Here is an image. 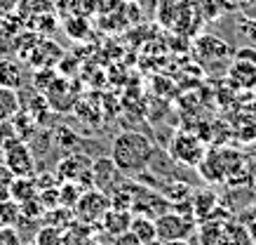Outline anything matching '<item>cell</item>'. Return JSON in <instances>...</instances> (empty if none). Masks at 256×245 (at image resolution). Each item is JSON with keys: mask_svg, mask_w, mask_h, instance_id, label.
<instances>
[{"mask_svg": "<svg viewBox=\"0 0 256 245\" xmlns=\"http://www.w3.org/2000/svg\"><path fill=\"white\" fill-rule=\"evenodd\" d=\"M228 221L218 219V214L214 212L207 221L200 224V231H198V238H200V245H230L228 243V229H226Z\"/></svg>", "mask_w": 256, "mask_h": 245, "instance_id": "obj_10", "label": "cell"}, {"mask_svg": "<svg viewBox=\"0 0 256 245\" xmlns=\"http://www.w3.org/2000/svg\"><path fill=\"white\" fill-rule=\"evenodd\" d=\"M198 45H200V48H207V57H226L228 55V45H226L221 38H216V36H204Z\"/></svg>", "mask_w": 256, "mask_h": 245, "instance_id": "obj_26", "label": "cell"}, {"mask_svg": "<svg viewBox=\"0 0 256 245\" xmlns=\"http://www.w3.org/2000/svg\"><path fill=\"white\" fill-rule=\"evenodd\" d=\"M226 229H228V243L230 245H254V240H252V236H249L247 226L235 224V221H228V224H226Z\"/></svg>", "mask_w": 256, "mask_h": 245, "instance_id": "obj_24", "label": "cell"}, {"mask_svg": "<svg viewBox=\"0 0 256 245\" xmlns=\"http://www.w3.org/2000/svg\"><path fill=\"white\" fill-rule=\"evenodd\" d=\"M64 50L52 43V40H38V45L28 52V62L36 66V69H54L56 62H62Z\"/></svg>", "mask_w": 256, "mask_h": 245, "instance_id": "obj_8", "label": "cell"}, {"mask_svg": "<svg viewBox=\"0 0 256 245\" xmlns=\"http://www.w3.org/2000/svg\"><path fill=\"white\" fill-rule=\"evenodd\" d=\"M42 224H47V226H56V229L64 231L66 226L73 224V210L62 207V205L52 207V210H45V214H42Z\"/></svg>", "mask_w": 256, "mask_h": 245, "instance_id": "obj_18", "label": "cell"}, {"mask_svg": "<svg viewBox=\"0 0 256 245\" xmlns=\"http://www.w3.org/2000/svg\"><path fill=\"white\" fill-rule=\"evenodd\" d=\"M90 245H104V243H101L99 238H94V240H92V243H90Z\"/></svg>", "mask_w": 256, "mask_h": 245, "instance_id": "obj_35", "label": "cell"}, {"mask_svg": "<svg viewBox=\"0 0 256 245\" xmlns=\"http://www.w3.org/2000/svg\"><path fill=\"white\" fill-rule=\"evenodd\" d=\"M233 59H240V62H247V64H254V66H256V48H240V50H235Z\"/></svg>", "mask_w": 256, "mask_h": 245, "instance_id": "obj_30", "label": "cell"}, {"mask_svg": "<svg viewBox=\"0 0 256 245\" xmlns=\"http://www.w3.org/2000/svg\"><path fill=\"white\" fill-rule=\"evenodd\" d=\"M8 193L12 200H16V203L22 205V203H26V200H31V198L38 196L40 189H38V182H36L33 177H14L12 184L8 186Z\"/></svg>", "mask_w": 256, "mask_h": 245, "instance_id": "obj_13", "label": "cell"}, {"mask_svg": "<svg viewBox=\"0 0 256 245\" xmlns=\"http://www.w3.org/2000/svg\"><path fill=\"white\" fill-rule=\"evenodd\" d=\"M22 219V207L16 200L12 198H5L0 200V226H14Z\"/></svg>", "mask_w": 256, "mask_h": 245, "instance_id": "obj_22", "label": "cell"}, {"mask_svg": "<svg viewBox=\"0 0 256 245\" xmlns=\"http://www.w3.org/2000/svg\"><path fill=\"white\" fill-rule=\"evenodd\" d=\"M62 233H64L62 229L42 224V226L36 231V236H33V243H36V245H62Z\"/></svg>", "mask_w": 256, "mask_h": 245, "instance_id": "obj_23", "label": "cell"}, {"mask_svg": "<svg viewBox=\"0 0 256 245\" xmlns=\"http://www.w3.org/2000/svg\"><path fill=\"white\" fill-rule=\"evenodd\" d=\"M134 236L144 243H150V240H158V233H156V219L153 217H146V214H134L132 217V226H130Z\"/></svg>", "mask_w": 256, "mask_h": 245, "instance_id": "obj_16", "label": "cell"}, {"mask_svg": "<svg viewBox=\"0 0 256 245\" xmlns=\"http://www.w3.org/2000/svg\"><path fill=\"white\" fill-rule=\"evenodd\" d=\"M19 111V95L16 90L0 87V120H10Z\"/></svg>", "mask_w": 256, "mask_h": 245, "instance_id": "obj_20", "label": "cell"}, {"mask_svg": "<svg viewBox=\"0 0 256 245\" xmlns=\"http://www.w3.org/2000/svg\"><path fill=\"white\" fill-rule=\"evenodd\" d=\"M22 245H36V243H22Z\"/></svg>", "mask_w": 256, "mask_h": 245, "instance_id": "obj_37", "label": "cell"}, {"mask_svg": "<svg viewBox=\"0 0 256 245\" xmlns=\"http://www.w3.org/2000/svg\"><path fill=\"white\" fill-rule=\"evenodd\" d=\"M92 240H94V229L87 226V224H80L76 219L62 233V245H90Z\"/></svg>", "mask_w": 256, "mask_h": 245, "instance_id": "obj_15", "label": "cell"}, {"mask_svg": "<svg viewBox=\"0 0 256 245\" xmlns=\"http://www.w3.org/2000/svg\"><path fill=\"white\" fill-rule=\"evenodd\" d=\"M235 29H238V33H240L242 38H247V40H252V43H256V19H254V17L240 15V17H238V22H235Z\"/></svg>", "mask_w": 256, "mask_h": 245, "instance_id": "obj_27", "label": "cell"}, {"mask_svg": "<svg viewBox=\"0 0 256 245\" xmlns=\"http://www.w3.org/2000/svg\"><path fill=\"white\" fill-rule=\"evenodd\" d=\"M12 179H14V174L10 172L8 165L2 163V165H0V189H8L10 184H12Z\"/></svg>", "mask_w": 256, "mask_h": 245, "instance_id": "obj_32", "label": "cell"}, {"mask_svg": "<svg viewBox=\"0 0 256 245\" xmlns=\"http://www.w3.org/2000/svg\"><path fill=\"white\" fill-rule=\"evenodd\" d=\"M56 76H59V73H56L54 69H36V73H33V87L45 95L47 90H50V85L56 80Z\"/></svg>", "mask_w": 256, "mask_h": 245, "instance_id": "obj_25", "label": "cell"}, {"mask_svg": "<svg viewBox=\"0 0 256 245\" xmlns=\"http://www.w3.org/2000/svg\"><path fill=\"white\" fill-rule=\"evenodd\" d=\"M170 153L172 158L181 163V165H188V167H198L204 158V142H202L198 135L193 132H176L172 137V144H170Z\"/></svg>", "mask_w": 256, "mask_h": 245, "instance_id": "obj_4", "label": "cell"}, {"mask_svg": "<svg viewBox=\"0 0 256 245\" xmlns=\"http://www.w3.org/2000/svg\"><path fill=\"white\" fill-rule=\"evenodd\" d=\"M22 236L16 226H0V245H22Z\"/></svg>", "mask_w": 256, "mask_h": 245, "instance_id": "obj_29", "label": "cell"}, {"mask_svg": "<svg viewBox=\"0 0 256 245\" xmlns=\"http://www.w3.org/2000/svg\"><path fill=\"white\" fill-rule=\"evenodd\" d=\"M12 125H14V130H16V137H19V142H28L33 137V132L38 130V123H36V118H33L31 113H26L24 109H19L12 116Z\"/></svg>", "mask_w": 256, "mask_h": 245, "instance_id": "obj_17", "label": "cell"}, {"mask_svg": "<svg viewBox=\"0 0 256 245\" xmlns=\"http://www.w3.org/2000/svg\"><path fill=\"white\" fill-rule=\"evenodd\" d=\"M156 153V144L150 137L136 130H127L113 139L110 144V156L108 158L118 165V170L130 177V174H144L148 170V163Z\"/></svg>", "mask_w": 256, "mask_h": 245, "instance_id": "obj_1", "label": "cell"}, {"mask_svg": "<svg viewBox=\"0 0 256 245\" xmlns=\"http://www.w3.org/2000/svg\"><path fill=\"white\" fill-rule=\"evenodd\" d=\"M190 210H193L195 224L207 221L218 210V196L212 189H200L190 196Z\"/></svg>", "mask_w": 256, "mask_h": 245, "instance_id": "obj_9", "label": "cell"}, {"mask_svg": "<svg viewBox=\"0 0 256 245\" xmlns=\"http://www.w3.org/2000/svg\"><path fill=\"white\" fill-rule=\"evenodd\" d=\"M122 179H124V174L118 170V165L108 156H101V158L92 160V189H99L108 193Z\"/></svg>", "mask_w": 256, "mask_h": 245, "instance_id": "obj_7", "label": "cell"}, {"mask_svg": "<svg viewBox=\"0 0 256 245\" xmlns=\"http://www.w3.org/2000/svg\"><path fill=\"white\" fill-rule=\"evenodd\" d=\"M2 160L14 177H33V172H36V158L24 142H12L10 146H5Z\"/></svg>", "mask_w": 256, "mask_h": 245, "instance_id": "obj_6", "label": "cell"}, {"mask_svg": "<svg viewBox=\"0 0 256 245\" xmlns=\"http://www.w3.org/2000/svg\"><path fill=\"white\" fill-rule=\"evenodd\" d=\"M228 78L233 80L238 87H247L252 90L256 83V66L254 64H247V62H240V59H233L230 69H228Z\"/></svg>", "mask_w": 256, "mask_h": 245, "instance_id": "obj_14", "label": "cell"}, {"mask_svg": "<svg viewBox=\"0 0 256 245\" xmlns=\"http://www.w3.org/2000/svg\"><path fill=\"white\" fill-rule=\"evenodd\" d=\"M240 153H235L233 149H216V151H207L204 158L198 167L200 174L210 182H224L228 179V174H233L240 165Z\"/></svg>", "mask_w": 256, "mask_h": 245, "instance_id": "obj_3", "label": "cell"}, {"mask_svg": "<svg viewBox=\"0 0 256 245\" xmlns=\"http://www.w3.org/2000/svg\"><path fill=\"white\" fill-rule=\"evenodd\" d=\"M12 142H19L16 137V130L12 125V120H0V149L10 146Z\"/></svg>", "mask_w": 256, "mask_h": 245, "instance_id": "obj_28", "label": "cell"}, {"mask_svg": "<svg viewBox=\"0 0 256 245\" xmlns=\"http://www.w3.org/2000/svg\"><path fill=\"white\" fill-rule=\"evenodd\" d=\"M113 245H141V240L134 236L132 231H124V233L113 238Z\"/></svg>", "mask_w": 256, "mask_h": 245, "instance_id": "obj_31", "label": "cell"}, {"mask_svg": "<svg viewBox=\"0 0 256 245\" xmlns=\"http://www.w3.org/2000/svg\"><path fill=\"white\" fill-rule=\"evenodd\" d=\"M110 210V198L106 191L99 189H87L82 196L78 198V203L73 205V219L87 226H99L104 214Z\"/></svg>", "mask_w": 256, "mask_h": 245, "instance_id": "obj_2", "label": "cell"}, {"mask_svg": "<svg viewBox=\"0 0 256 245\" xmlns=\"http://www.w3.org/2000/svg\"><path fill=\"white\" fill-rule=\"evenodd\" d=\"M195 229V221L190 217H184L174 212H162L156 217V233L160 243H167V240H186Z\"/></svg>", "mask_w": 256, "mask_h": 245, "instance_id": "obj_5", "label": "cell"}, {"mask_svg": "<svg viewBox=\"0 0 256 245\" xmlns=\"http://www.w3.org/2000/svg\"><path fill=\"white\" fill-rule=\"evenodd\" d=\"M247 111H249V118H252V120H256V102H254V104H249V106H247Z\"/></svg>", "mask_w": 256, "mask_h": 245, "instance_id": "obj_33", "label": "cell"}, {"mask_svg": "<svg viewBox=\"0 0 256 245\" xmlns=\"http://www.w3.org/2000/svg\"><path fill=\"white\" fill-rule=\"evenodd\" d=\"M252 90H254V92H256V83H254V87H252Z\"/></svg>", "mask_w": 256, "mask_h": 245, "instance_id": "obj_38", "label": "cell"}, {"mask_svg": "<svg viewBox=\"0 0 256 245\" xmlns=\"http://www.w3.org/2000/svg\"><path fill=\"white\" fill-rule=\"evenodd\" d=\"M162 196L170 205H178V203H186L188 198L193 196V191L184 182H172V184H164L162 186Z\"/></svg>", "mask_w": 256, "mask_h": 245, "instance_id": "obj_19", "label": "cell"}, {"mask_svg": "<svg viewBox=\"0 0 256 245\" xmlns=\"http://www.w3.org/2000/svg\"><path fill=\"white\" fill-rule=\"evenodd\" d=\"M162 245H190V243H188V238H186V240H167Z\"/></svg>", "mask_w": 256, "mask_h": 245, "instance_id": "obj_34", "label": "cell"}, {"mask_svg": "<svg viewBox=\"0 0 256 245\" xmlns=\"http://www.w3.org/2000/svg\"><path fill=\"white\" fill-rule=\"evenodd\" d=\"M132 210H118V207H110L108 212L104 214V219H101L99 229L106 233V236L116 238L120 236V233H124V231H130V226H132Z\"/></svg>", "mask_w": 256, "mask_h": 245, "instance_id": "obj_11", "label": "cell"}, {"mask_svg": "<svg viewBox=\"0 0 256 245\" xmlns=\"http://www.w3.org/2000/svg\"><path fill=\"white\" fill-rule=\"evenodd\" d=\"M85 191L87 189H82V186L76 182H62V186H59V205L73 210V205L78 203V198L82 196Z\"/></svg>", "mask_w": 256, "mask_h": 245, "instance_id": "obj_21", "label": "cell"}, {"mask_svg": "<svg viewBox=\"0 0 256 245\" xmlns=\"http://www.w3.org/2000/svg\"><path fill=\"white\" fill-rule=\"evenodd\" d=\"M144 245H162L160 240H150V243H144Z\"/></svg>", "mask_w": 256, "mask_h": 245, "instance_id": "obj_36", "label": "cell"}, {"mask_svg": "<svg viewBox=\"0 0 256 245\" xmlns=\"http://www.w3.org/2000/svg\"><path fill=\"white\" fill-rule=\"evenodd\" d=\"M24 85V66L16 59H0V87L22 90Z\"/></svg>", "mask_w": 256, "mask_h": 245, "instance_id": "obj_12", "label": "cell"}]
</instances>
